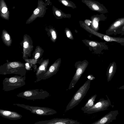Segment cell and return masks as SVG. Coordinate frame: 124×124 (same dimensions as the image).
<instances>
[{"label":"cell","mask_w":124,"mask_h":124,"mask_svg":"<svg viewBox=\"0 0 124 124\" xmlns=\"http://www.w3.org/2000/svg\"><path fill=\"white\" fill-rule=\"evenodd\" d=\"M25 75L6 78L3 80L2 89L8 92L21 87L25 85Z\"/></svg>","instance_id":"obj_1"},{"label":"cell","mask_w":124,"mask_h":124,"mask_svg":"<svg viewBox=\"0 0 124 124\" xmlns=\"http://www.w3.org/2000/svg\"><path fill=\"white\" fill-rule=\"evenodd\" d=\"M91 80H87L78 89L74 94L66 106V111L71 109L77 105L85 96L89 90Z\"/></svg>","instance_id":"obj_2"},{"label":"cell","mask_w":124,"mask_h":124,"mask_svg":"<svg viewBox=\"0 0 124 124\" xmlns=\"http://www.w3.org/2000/svg\"><path fill=\"white\" fill-rule=\"evenodd\" d=\"M16 96L27 100H34L46 99L50 95L47 91L42 89H37L25 90L19 93Z\"/></svg>","instance_id":"obj_3"},{"label":"cell","mask_w":124,"mask_h":124,"mask_svg":"<svg viewBox=\"0 0 124 124\" xmlns=\"http://www.w3.org/2000/svg\"><path fill=\"white\" fill-rule=\"evenodd\" d=\"M13 105L28 110L32 113L40 116L51 115L57 113L55 110L47 107L32 106L18 103L14 104Z\"/></svg>","instance_id":"obj_4"},{"label":"cell","mask_w":124,"mask_h":124,"mask_svg":"<svg viewBox=\"0 0 124 124\" xmlns=\"http://www.w3.org/2000/svg\"><path fill=\"white\" fill-rule=\"evenodd\" d=\"M106 96L107 99H100L93 107L83 111V112L89 114L107 110L111 105V103L107 96L106 95Z\"/></svg>","instance_id":"obj_5"},{"label":"cell","mask_w":124,"mask_h":124,"mask_svg":"<svg viewBox=\"0 0 124 124\" xmlns=\"http://www.w3.org/2000/svg\"><path fill=\"white\" fill-rule=\"evenodd\" d=\"M85 30L90 33L99 37L101 39L108 42H114L124 46V37H112L106 34L99 33L92 29L88 26H86Z\"/></svg>","instance_id":"obj_6"},{"label":"cell","mask_w":124,"mask_h":124,"mask_svg":"<svg viewBox=\"0 0 124 124\" xmlns=\"http://www.w3.org/2000/svg\"><path fill=\"white\" fill-rule=\"evenodd\" d=\"M88 62L85 60L80 62L76 66L77 68L75 74L69 85L68 89L69 90L73 88L79 79L88 66Z\"/></svg>","instance_id":"obj_7"},{"label":"cell","mask_w":124,"mask_h":124,"mask_svg":"<svg viewBox=\"0 0 124 124\" xmlns=\"http://www.w3.org/2000/svg\"><path fill=\"white\" fill-rule=\"evenodd\" d=\"M77 120L68 118H55L49 120L37 121L34 124H79Z\"/></svg>","instance_id":"obj_8"},{"label":"cell","mask_w":124,"mask_h":124,"mask_svg":"<svg viewBox=\"0 0 124 124\" xmlns=\"http://www.w3.org/2000/svg\"><path fill=\"white\" fill-rule=\"evenodd\" d=\"M61 62V59L59 58L52 65L46 72L41 76L38 81V82L42 80L49 78L56 74L58 71Z\"/></svg>","instance_id":"obj_9"},{"label":"cell","mask_w":124,"mask_h":124,"mask_svg":"<svg viewBox=\"0 0 124 124\" xmlns=\"http://www.w3.org/2000/svg\"><path fill=\"white\" fill-rule=\"evenodd\" d=\"M124 24V17L118 19L111 24L106 31L108 35L118 34L120 29Z\"/></svg>","instance_id":"obj_10"},{"label":"cell","mask_w":124,"mask_h":124,"mask_svg":"<svg viewBox=\"0 0 124 124\" xmlns=\"http://www.w3.org/2000/svg\"><path fill=\"white\" fill-rule=\"evenodd\" d=\"M119 114L118 110H112L92 124H108L116 119Z\"/></svg>","instance_id":"obj_11"},{"label":"cell","mask_w":124,"mask_h":124,"mask_svg":"<svg viewBox=\"0 0 124 124\" xmlns=\"http://www.w3.org/2000/svg\"><path fill=\"white\" fill-rule=\"evenodd\" d=\"M83 42L91 47H93L96 50L97 53H101L103 50H108V47L106 43V42H99L87 40H85Z\"/></svg>","instance_id":"obj_12"},{"label":"cell","mask_w":124,"mask_h":124,"mask_svg":"<svg viewBox=\"0 0 124 124\" xmlns=\"http://www.w3.org/2000/svg\"><path fill=\"white\" fill-rule=\"evenodd\" d=\"M0 115L2 117L11 120H17L21 119L22 116L13 111L0 109Z\"/></svg>","instance_id":"obj_13"},{"label":"cell","mask_w":124,"mask_h":124,"mask_svg":"<svg viewBox=\"0 0 124 124\" xmlns=\"http://www.w3.org/2000/svg\"><path fill=\"white\" fill-rule=\"evenodd\" d=\"M117 68L116 63L113 61L110 63L107 68L106 76L108 82L110 81L116 72Z\"/></svg>","instance_id":"obj_14"},{"label":"cell","mask_w":124,"mask_h":124,"mask_svg":"<svg viewBox=\"0 0 124 124\" xmlns=\"http://www.w3.org/2000/svg\"><path fill=\"white\" fill-rule=\"evenodd\" d=\"M96 97L97 95L95 94L90 98L84 106L81 108V110L84 111L93 107L95 104L94 102Z\"/></svg>","instance_id":"obj_15"},{"label":"cell","mask_w":124,"mask_h":124,"mask_svg":"<svg viewBox=\"0 0 124 124\" xmlns=\"http://www.w3.org/2000/svg\"><path fill=\"white\" fill-rule=\"evenodd\" d=\"M93 20L92 28L93 30L96 31H97L99 30V20L95 18Z\"/></svg>","instance_id":"obj_16"},{"label":"cell","mask_w":124,"mask_h":124,"mask_svg":"<svg viewBox=\"0 0 124 124\" xmlns=\"http://www.w3.org/2000/svg\"><path fill=\"white\" fill-rule=\"evenodd\" d=\"M65 33L67 37L70 39L73 40V37L70 30L68 28H66L65 30Z\"/></svg>","instance_id":"obj_17"},{"label":"cell","mask_w":124,"mask_h":124,"mask_svg":"<svg viewBox=\"0 0 124 124\" xmlns=\"http://www.w3.org/2000/svg\"><path fill=\"white\" fill-rule=\"evenodd\" d=\"M92 6L93 8L95 10L99 11L100 10V7L96 4H93Z\"/></svg>","instance_id":"obj_18"},{"label":"cell","mask_w":124,"mask_h":124,"mask_svg":"<svg viewBox=\"0 0 124 124\" xmlns=\"http://www.w3.org/2000/svg\"><path fill=\"white\" fill-rule=\"evenodd\" d=\"M52 38L53 39L55 40L57 38V35L56 32L54 30H52L51 31Z\"/></svg>","instance_id":"obj_19"},{"label":"cell","mask_w":124,"mask_h":124,"mask_svg":"<svg viewBox=\"0 0 124 124\" xmlns=\"http://www.w3.org/2000/svg\"><path fill=\"white\" fill-rule=\"evenodd\" d=\"M121 34V36L124 35V24L121 28L118 34Z\"/></svg>","instance_id":"obj_20"},{"label":"cell","mask_w":124,"mask_h":124,"mask_svg":"<svg viewBox=\"0 0 124 124\" xmlns=\"http://www.w3.org/2000/svg\"><path fill=\"white\" fill-rule=\"evenodd\" d=\"M62 3L65 6H69L70 5L69 2L66 0H61Z\"/></svg>","instance_id":"obj_21"},{"label":"cell","mask_w":124,"mask_h":124,"mask_svg":"<svg viewBox=\"0 0 124 124\" xmlns=\"http://www.w3.org/2000/svg\"><path fill=\"white\" fill-rule=\"evenodd\" d=\"M87 78L88 79L91 81L94 80L95 79V77L93 75L90 74L87 76Z\"/></svg>","instance_id":"obj_22"},{"label":"cell","mask_w":124,"mask_h":124,"mask_svg":"<svg viewBox=\"0 0 124 124\" xmlns=\"http://www.w3.org/2000/svg\"><path fill=\"white\" fill-rule=\"evenodd\" d=\"M5 39L7 41H9L10 39V37L8 33H6L5 36Z\"/></svg>","instance_id":"obj_23"},{"label":"cell","mask_w":124,"mask_h":124,"mask_svg":"<svg viewBox=\"0 0 124 124\" xmlns=\"http://www.w3.org/2000/svg\"><path fill=\"white\" fill-rule=\"evenodd\" d=\"M56 15L58 16H61L62 13L61 12L58 10H57L55 12Z\"/></svg>","instance_id":"obj_24"},{"label":"cell","mask_w":124,"mask_h":124,"mask_svg":"<svg viewBox=\"0 0 124 124\" xmlns=\"http://www.w3.org/2000/svg\"><path fill=\"white\" fill-rule=\"evenodd\" d=\"M39 9L38 8H37L34 10V14L35 15H37L39 13Z\"/></svg>","instance_id":"obj_25"},{"label":"cell","mask_w":124,"mask_h":124,"mask_svg":"<svg viewBox=\"0 0 124 124\" xmlns=\"http://www.w3.org/2000/svg\"><path fill=\"white\" fill-rule=\"evenodd\" d=\"M7 11V8L6 7L3 8L2 9V12L3 13H6Z\"/></svg>","instance_id":"obj_26"},{"label":"cell","mask_w":124,"mask_h":124,"mask_svg":"<svg viewBox=\"0 0 124 124\" xmlns=\"http://www.w3.org/2000/svg\"><path fill=\"white\" fill-rule=\"evenodd\" d=\"M28 46V43L26 41L25 42L23 43V47L25 48H27Z\"/></svg>","instance_id":"obj_27"},{"label":"cell","mask_w":124,"mask_h":124,"mask_svg":"<svg viewBox=\"0 0 124 124\" xmlns=\"http://www.w3.org/2000/svg\"><path fill=\"white\" fill-rule=\"evenodd\" d=\"M40 54L39 53H37L36 54L35 56V58L36 59H38L39 57Z\"/></svg>","instance_id":"obj_28"},{"label":"cell","mask_w":124,"mask_h":124,"mask_svg":"<svg viewBox=\"0 0 124 124\" xmlns=\"http://www.w3.org/2000/svg\"><path fill=\"white\" fill-rule=\"evenodd\" d=\"M118 88L119 89H124V85Z\"/></svg>","instance_id":"obj_29"},{"label":"cell","mask_w":124,"mask_h":124,"mask_svg":"<svg viewBox=\"0 0 124 124\" xmlns=\"http://www.w3.org/2000/svg\"><path fill=\"white\" fill-rule=\"evenodd\" d=\"M29 63H27L26 64V66L28 68L29 67Z\"/></svg>","instance_id":"obj_30"}]
</instances>
